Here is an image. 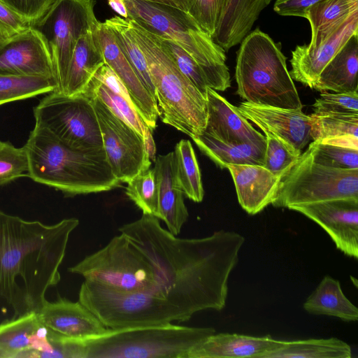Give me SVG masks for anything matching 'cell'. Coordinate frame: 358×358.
I'll list each match as a JSON object with an SVG mask.
<instances>
[{"instance_id": "6", "label": "cell", "mask_w": 358, "mask_h": 358, "mask_svg": "<svg viewBox=\"0 0 358 358\" xmlns=\"http://www.w3.org/2000/svg\"><path fill=\"white\" fill-rule=\"evenodd\" d=\"M129 18L184 50L203 70L208 87L224 92L231 85L224 49L187 12L143 0H124Z\"/></svg>"}, {"instance_id": "42", "label": "cell", "mask_w": 358, "mask_h": 358, "mask_svg": "<svg viewBox=\"0 0 358 358\" xmlns=\"http://www.w3.org/2000/svg\"><path fill=\"white\" fill-rule=\"evenodd\" d=\"M162 43L179 70L193 83L206 99L208 87L206 76L195 60L173 42L161 38Z\"/></svg>"}, {"instance_id": "34", "label": "cell", "mask_w": 358, "mask_h": 358, "mask_svg": "<svg viewBox=\"0 0 358 358\" xmlns=\"http://www.w3.org/2000/svg\"><path fill=\"white\" fill-rule=\"evenodd\" d=\"M176 178L183 194L194 202L202 201L204 196L201 175L192 145L182 139L173 151Z\"/></svg>"}, {"instance_id": "19", "label": "cell", "mask_w": 358, "mask_h": 358, "mask_svg": "<svg viewBox=\"0 0 358 358\" xmlns=\"http://www.w3.org/2000/svg\"><path fill=\"white\" fill-rule=\"evenodd\" d=\"M356 33H358V10L316 48L308 44L297 45L292 52V69L289 72L292 78L313 89L325 66Z\"/></svg>"}, {"instance_id": "18", "label": "cell", "mask_w": 358, "mask_h": 358, "mask_svg": "<svg viewBox=\"0 0 358 358\" xmlns=\"http://www.w3.org/2000/svg\"><path fill=\"white\" fill-rule=\"evenodd\" d=\"M1 357H55L50 331L36 313L12 317L0 324Z\"/></svg>"}, {"instance_id": "11", "label": "cell", "mask_w": 358, "mask_h": 358, "mask_svg": "<svg viewBox=\"0 0 358 358\" xmlns=\"http://www.w3.org/2000/svg\"><path fill=\"white\" fill-rule=\"evenodd\" d=\"M34 115L35 124L48 129L70 148L87 152L103 150L94 107L83 94L49 93L35 106Z\"/></svg>"}, {"instance_id": "23", "label": "cell", "mask_w": 358, "mask_h": 358, "mask_svg": "<svg viewBox=\"0 0 358 358\" xmlns=\"http://www.w3.org/2000/svg\"><path fill=\"white\" fill-rule=\"evenodd\" d=\"M285 343V341L274 339L270 335L259 337L215 333L193 347L187 358H262Z\"/></svg>"}, {"instance_id": "12", "label": "cell", "mask_w": 358, "mask_h": 358, "mask_svg": "<svg viewBox=\"0 0 358 358\" xmlns=\"http://www.w3.org/2000/svg\"><path fill=\"white\" fill-rule=\"evenodd\" d=\"M94 0H55L30 25L43 38L52 60L57 92H63L69 65L78 39L98 22Z\"/></svg>"}, {"instance_id": "22", "label": "cell", "mask_w": 358, "mask_h": 358, "mask_svg": "<svg viewBox=\"0 0 358 358\" xmlns=\"http://www.w3.org/2000/svg\"><path fill=\"white\" fill-rule=\"evenodd\" d=\"M242 208L250 215L262 211L274 201L282 178L263 166L229 164L227 166Z\"/></svg>"}, {"instance_id": "41", "label": "cell", "mask_w": 358, "mask_h": 358, "mask_svg": "<svg viewBox=\"0 0 358 358\" xmlns=\"http://www.w3.org/2000/svg\"><path fill=\"white\" fill-rule=\"evenodd\" d=\"M230 0H185L187 12L201 27L214 36Z\"/></svg>"}, {"instance_id": "16", "label": "cell", "mask_w": 358, "mask_h": 358, "mask_svg": "<svg viewBox=\"0 0 358 358\" xmlns=\"http://www.w3.org/2000/svg\"><path fill=\"white\" fill-rule=\"evenodd\" d=\"M93 34L103 56L105 64L122 81L136 110L153 131L159 117L156 99L139 80L105 22L98 21L93 29Z\"/></svg>"}, {"instance_id": "13", "label": "cell", "mask_w": 358, "mask_h": 358, "mask_svg": "<svg viewBox=\"0 0 358 358\" xmlns=\"http://www.w3.org/2000/svg\"><path fill=\"white\" fill-rule=\"evenodd\" d=\"M88 98L94 107L103 150L111 171L120 182L127 183L150 167L151 160L143 138L115 115L99 99Z\"/></svg>"}, {"instance_id": "36", "label": "cell", "mask_w": 358, "mask_h": 358, "mask_svg": "<svg viewBox=\"0 0 358 358\" xmlns=\"http://www.w3.org/2000/svg\"><path fill=\"white\" fill-rule=\"evenodd\" d=\"M55 79L0 74V105L57 91Z\"/></svg>"}, {"instance_id": "24", "label": "cell", "mask_w": 358, "mask_h": 358, "mask_svg": "<svg viewBox=\"0 0 358 358\" xmlns=\"http://www.w3.org/2000/svg\"><path fill=\"white\" fill-rule=\"evenodd\" d=\"M153 169L159 188L160 220L166 224L169 231L178 236L189 213L184 194L177 181L173 152L158 155Z\"/></svg>"}, {"instance_id": "7", "label": "cell", "mask_w": 358, "mask_h": 358, "mask_svg": "<svg viewBox=\"0 0 358 358\" xmlns=\"http://www.w3.org/2000/svg\"><path fill=\"white\" fill-rule=\"evenodd\" d=\"M215 333L213 327L169 323L110 329L79 339L82 358H187L189 350Z\"/></svg>"}, {"instance_id": "30", "label": "cell", "mask_w": 358, "mask_h": 358, "mask_svg": "<svg viewBox=\"0 0 358 358\" xmlns=\"http://www.w3.org/2000/svg\"><path fill=\"white\" fill-rule=\"evenodd\" d=\"M311 117L312 141L358 150V114H315Z\"/></svg>"}, {"instance_id": "27", "label": "cell", "mask_w": 358, "mask_h": 358, "mask_svg": "<svg viewBox=\"0 0 358 358\" xmlns=\"http://www.w3.org/2000/svg\"><path fill=\"white\" fill-rule=\"evenodd\" d=\"M358 33L352 35L320 73L313 89L320 92L358 91Z\"/></svg>"}, {"instance_id": "4", "label": "cell", "mask_w": 358, "mask_h": 358, "mask_svg": "<svg viewBox=\"0 0 358 358\" xmlns=\"http://www.w3.org/2000/svg\"><path fill=\"white\" fill-rule=\"evenodd\" d=\"M127 20L145 57L162 121L191 138L201 134L207 119L206 99L177 67L160 37Z\"/></svg>"}, {"instance_id": "28", "label": "cell", "mask_w": 358, "mask_h": 358, "mask_svg": "<svg viewBox=\"0 0 358 358\" xmlns=\"http://www.w3.org/2000/svg\"><path fill=\"white\" fill-rule=\"evenodd\" d=\"M192 138L199 150L221 169L229 164L264 165L266 145L224 143L204 131Z\"/></svg>"}, {"instance_id": "26", "label": "cell", "mask_w": 358, "mask_h": 358, "mask_svg": "<svg viewBox=\"0 0 358 358\" xmlns=\"http://www.w3.org/2000/svg\"><path fill=\"white\" fill-rule=\"evenodd\" d=\"M93 29L80 36L76 43L62 92L67 96L83 94L95 73L105 64Z\"/></svg>"}, {"instance_id": "9", "label": "cell", "mask_w": 358, "mask_h": 358, "mask_svg": "<svg viewBox=\"0 0 358 358\" xmlns=\"http://www.w3.org/2000/svg\"><path fill=\"white\" fill-rule=\"evenodd\" d=\"M340 199H358V169L317 164L313 160L308 145L281 179L272 205L289 208Z\"/></svg>"}, {"instance_id": "20", "label": "cell", "mask_w": 358, "mask_h": 358, "mask_svg": "<svg viewBox=\"0 0 358 358\" xmlns=\"http://www.w3.org/2000/svg\"><path fill=\"white\" fill-rule=\"evenodd\" d=\"M206 108V134L224 143L266 145L265 136L252 127L238 107L210 87L207 89Z\"/></svg>"}, {"instance_id": "3", "label": "cell", "mask_w": 358, "mask_h": 358, "mask_svg": "<svg viewBox=\"0 0 358 358\" xmlns=\"http://www.w3.org/2000/svg\"><path fill=\"white\" fill-rule=\"evenodd\" d=\"M24 146L29 160L28 177L66 195L108 191L121 183L113 175L104 150L70 148L37 124Z\"/></svg>"}, {"instance_id": "31", "label": "cell", "mask_w": 358, "mask_h": 358, "mask_svg": "<svg viewBox=\"0 0 358 358\" xmlns=\"http://www.w3.org/2000/svg\"><path fill=\"white\" fill-rule=\"evenodd\" d=\"M357 10L358 0H322L308 8L305 14L311 28L308 46L319 45Z\"/></svg>"}, {"instance_id": "33", "label": "cell", "mask_w": 358, "mask_h": 358, "mask_svg": "<svg viewBox=\"0 0 358 358\" xmlns=\"http://www.w3.org/2000/svg\"><path fill=\"white\" fill-rule=\"evenodd\" d=\"M104 22L112 31L117 45L142 84L155 99V88L145 57L131 34L128 20L115 15Z\"/></svg>"}, {"instance_id": "49", "label": "cell", "mask_w": 358, "mask_h": 358, "mask_svg": "<svg viewBox=\"0 0 358 358\" xmlns=\"http://www.w3.org/2000/svg\"><path fill=\"white\" fill-rule=\"evenodd\" d=\"M143 1L165 4V5H168V6H172V7H175V8L181 9L185 11H187L185 0H143Z\"/></svg>"}, {"instance_id": "44", "label": "cell", "mask_w": 358, "mask_h": 358, "mask_svg": "<svg viewBox=\"0 0 358 358\" xmlns=\"http://www.w3.org/2000/svg\"><path fill=\"white\" fill-rule=\"evenodd\" d=\"M55 0H0L31 25L37 21Z\"/></svg>"}, {"instance_id": "45", "label": "cell", "mask_w": 358, "mask_h": 358, "mask_svg": "<svg viewBox=\"0 0 358 358\" xmlns=\"http://www.w3.org/2000/svg\"><path fill=\"white\" fill-rule=\"evenodd\" d=\"M30 27L21 16L0 1V34L9 38Z\"/></svg>"}, {"instance_id": "14", "label": "cell", "mask_w": 358, "mask_h": 358, "mask_svg": "<svg viewBox=\"0 0 358 358\" xmlns=\"http://www.w3.org/2000/svg\"><path fill=\"white\" fill-rule=\"evenodd\" d=\"M297 211L320 225L337 249L345 255L358 257V199H340L295 206Z\"/></svg>"}, {"instance_id": "8", "label": "cell", "mask_w": 358, "mask_h": 358, "mask_svg": "<svg viewBox=\"0 0 358 358\" xmlns=\"http://www.w3.org/2000/svg\"><path fill=\"white\" fill-rule=\"evenodd\" d=\"M78 301L110 329L183 322L165 300L147 291H121L84 280Z\"/></svg>"}, {"instance_id": "32", "label": "cell", "mask_w": 358, "mask_h": 358, "mask_svg": "<svg viewBox=\"0 0 358 358\" xmlns=\"http://www.w3.org/2000/svg\"><path fill=\"white\" fill-rule=\"evenodd\" d=\"M350 346L337 338L285 341L262 358H350Z\"/></svg>"}, {"instance_id": "50", "label": "cell", "mask_w": 358, "mask_h": 358, "mask_svg": "<svg viewBox=\"0 0 358 358\" xmlns=\"http://www.w3.org/2000/svg\"><path fill=\"white\" fill-rule=\"evenodd\" d=\"M7 38H6L5 37H3V36H1L0 34V45L4 41H6Z\"/></svg>"}, {"instance_id": "48", "label": "cell", "mask_w": 358, "mask_h": 358, "mask_svg": "<svg viewBox=\"0 0 358 358\" xmlns=\"http://www.w3.org/2000/svg\"><path fill=\"white\" fill-rule=\"evenodd\" d=\"M109 6L119 16L124 19L129 17L128 10L124 0H108Z\"/></svg>"}, {"instance_id": "1", "label": "cell", "mask_w": 358, "mask_h": 358, "mask_svg": "<svg viewBox=\"0 0 358 358\" xmlns=\"http://www.w3.org/2000/svg\"><path fill=\"white\" fill-rule=\"evenodd\" d=\"M119 231L152 266L155 285L149 292L163 299L183 322L205 310L226 306L228 281L239 259L245 238L223 229L197 238H180L143 214Z\"/></svg>"}, {"instance_id": "29", "label": "cell", "mask_w": 358, "mask_h": 358, "mask_svg": "<svg viewBox=\"0 0 358 358\" xmlns=\"http://www.w3.org/2000/svg\"><path fill=\"white\" fill-rule=\"evenodd\" d=\"M309 313L338 317L345 322L358 320L357 308L344 294L338 280L324 276L303 303Z\"/></svg>"}, {"instance_id": "40", "label": "cell", "mask_w": 358, "mask_h": 358, "mask_svg": "<svg viewBox=\"0 0 358 358\" xmlns=\"http://www.w3.org/2000/svg\"><path fill=\"white\" fill-rule=\"evenodd\" d=\"M29 160L24 146L17 148L0 141V186L22 177H28Z\"/></svg>"}, {"instance_id": "10", "label": "cell", "mask_w": 358, "mask_h": 358, "mask_svg": "<svg viewBox=\"0 0 358 358\" xmlns=\"http://www.w3.org/2000/svg\"><path fill=\"white\" fill-rule=\"evenodd\" d=\"M68 271L86 281L121 291L150 292L155 285L149 261L121 233Z\"/></svg>"}, {"instance_id": "39", "label": "cell", "mask_w": 358, "mask_h": 358, "mask_svg": "<svg viewBox=\"0 0 358 358\" xmlns=\"http://www.w3.org/2000/svg\"><path fill=\"white\" fill-rule=\"evenodd\" d=\"M309 146L313 160L317 164L339 169H358V150L315 141Z\"/></svg>"}, {"instance_id": "47", "label": "cell", "mask_w": 358, "mask_h": 358, "mask_svg": "<svg viewBox=\"0 0 358 358\" xmlns=\"http://www.w3.org/2000/svg\"><path fill=\"white\" fill-rule=\"evenodd\" d=\"M322 0H276L273 10L280 15L305 18L306 10Z\"/></svg>"}, {"instance_id": "38", "label": "cell", "mask_w": 358, "mask_h": 358, "mask_svg": "<svg viewBox=\"0 0 358 358\" xmlns=\"http://www.w3.org/2000/svg\"><path fill=\"white\" fill-rule=\"evenodd\" d=\"M263 132L266 141L264 167L282 178L302 152L292 149L273 134L267 131Z\"/></svg>"}, {"instance_id": "2", "label": "cell", "mask_w": 358, "mask_h": 358, "mask_svg": "<svg viewBox=\"0 0 358 358\" xmlns=\"http://www.w3.org/2000/svg\"><path fill=\"white\" fill-rule=\"evenodd\" d=\"M76 218L54 224L28 221L0 210V297L13 310V317L38 313L45 294L60 281L59 268Z\"/></svg>"}, {"instance_id": "35", "label": "cell", "mask_w": 358, "mask_h": 358, "mask_svg": "<svg viewBox=\"0 0 358 358\" xmlns=\"http://www.w3.org/2000/svg\"><path fill=\"white\" fill-rule=\"evenodd\" d=\"M87 97H96L117 117L135 129L143 140L152 135L153 131L143 121L134 107L121 96L114 93L94 78L83 94Z\"/></svg>"}, {"instance_id": "25", "label": "cell", "mask_w": 358, "mask_h": 358, "mask_svg": "<svg viewBox=\"0 0 358 358\" xmlns=\"http://www.w3.org/2000/svg\"><path fill=\"white\" fill-rule=\"evenodd\" d=\"M272 0H230L213 36L225 52L241 43Z\"/></svg>"}, {"instance_id": "21", "label": "cell", "mask_w": 358, "mask_h": 358, "mask_svg": "<svg viewBox=\"0 0 358 358\" xmlns=\"http://www.w3.org/2000/svg\"><path fill=\"white\" fill-rule=\"evenodd\" d=\"M36 313L48 329L71 338L85 339L100 335L108 329L79 301L75 302L62 297L54 302L47 301Z\"/></svg>"}, {"instance_id": "17", "label": "cell", "mask_w": 358, "mask_h": 358, "mask_svg": "<svg viewBox=\"0 0 358 358\" xmlns=\"http://www.w3.org/2000/svg\"><path fill=\"white\" fill-rule=\"evenodd\" d=\"M241 113L262 131H267L292 149L302 150L312 141L311 117L302 110L286 109L243 101Z\"/></svg>"}, {"instance_id": "5", "label": "cell", "mask_w": 358, "mask_h": 358, "mask_svg": "<svg viewBox=\"0 0 358 358\" xmlns=\"http://www.w3.org/2000/svg\"><path fill=\"white\" fill-rule=\"evenodd\" d=\"M235 78L236 94L245 101L286 109L303 107L280 45L259 29L241 42Z\"/></svg>"}, {"instance_id": "43", "label": "cell", "mask_w": 358, "mask_h": 358, "mask_svg": "<svg viewBox=\"0 0 358 358\" xmlns=\"http://www.w3.org/2000/svg\"><path fill=\"white\" fill-rule=\"evenodd\" d=\"M315 114H358V91L323 92L313 105Z\"/></svg>"}, {"instance_id": "37", "label": "cell", "mask_w": 358, "mask_h": 358, "mask_svg": "<svg viewBox=\"0 0 358 358\" xmlns=\"http://www.w3.org/2000/svg\"><path fill=\"white\" fill-rule=\"evenodd\" d=\"M126 194L142 210L160 220L159 188L155 172L148 169L127 182Z\"/></svg>"}, {"instance_id": "15", "label": "cell", "mask_w": 358, "mask_h": 358, "mask_svg": "<svg viewBox=\"0 0 358 358\" xmlns=\"http://www.w3.org/2000/svg\"><path fill=\"white\" fill-rule=\"evenodd\" d=\"M0 74L40 76L56 80L48 48L36 30L30 27L0 45Z\"/></svg>"}, {"instance_id": "46", "label": "cell", "mask_w": 358, "mask_h": 358, "mask_svg": "<svg viewBox=\"0 0 358 358\" xmlns=\"http://www.w3.org/2000/svg\"><path fill=\"white\" fill-rule=\"evenodd\" d=\"M94 78L106 86L112 92L125 99L134 106L129 93L125 85L117 74L107 64H103L95 73Z\"/></svg>"}]
</instances>
